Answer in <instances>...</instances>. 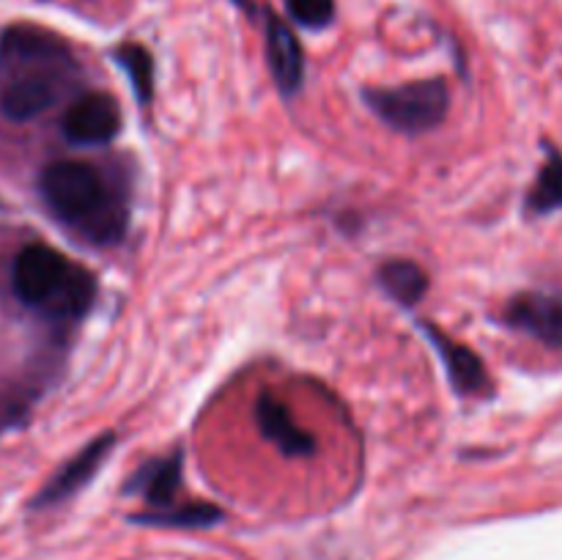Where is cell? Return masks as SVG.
Returning a JSON list of instances; mask_svg holds the SVG:
<instances>
[{"mask_svg":"<svg viewBox=\"0 0 562 560\" xmlns=\"http://www.w3.org/2000/svg\"><path fill=\"white\" fill-rule=\"evenodd\" d=\"M289 14L305 27H327L335 16V0H289Z\"/></svg>","mask_w":562,"mask_h":560,"instance_id":"cell-17","label":"cell"},{"mask_svg":"<svg viewBox=\"0 0 562 560\" xmlns=\"http://www.w3.org/2000/svg\"><path fill=\"white\" fill-rule=\"evenodd\" d=\"M527 209L536 214H549L562 209V154L549 148V159L538 173L536 187L527 198Z\"/></svg>","mask_w":562,"mask_h":560,"instance_id":"cell-15","label":"cell"},{"mask_svg":"<svg viewBox=\"0 0 562 560\" xmlns=\"http://www.w3.org/2000/svg\"><path fill=\"white\" fill-rule=\"evenodd\" d=\"M113 445H115L113 432H104L99 434L97 439H91V443H88L75 459L66 461V464L49 478V483L36 494L33 505H36V508H47V505H58L64 503V500H69L75 492H80V489L97 475L99 467L108 461Z\"/></svg>","mask_w":562,"mask_h":560,"instance_id":"cell-7","label":"cell"},{"mask_svg":"<svg viewBox=\"0 0 562 560\" xmlns=\"http://www.w3.org/2000/svg\"><path fill=\"white\" fill-rule=\"evenodd\" d=\"M379 283L395 302H401L404 307H415L426 296L428 275L415 261L393 258V261L382 264V269H379Z\"/></svg>","mask_w":562,"mask_h":560,"instance_id":"cell-13","label":"cell"},{"mask_svg":"<svg viewBox=\"0 0 562 560\" xmlns=\"http://www.w3.org/2000/svg\"><path fill=\"white\" fill-rule=\"evenodd\" d=\"M256 423L261 428L263 437L274 445L283 456H311L316 453V439L311 432L300 426L291 415L289 406L280 399H274L272 393H263L256 401Z\"/></svg>","mask_w":562,"mask_h":560,"instance_id":"cell-10","label":"cell"},{"mask_svg":"<svg viewBox=\"0 0 562 560\" xmlns=\"http://www.w3.org/2000/svg\"><path fill=\"white\" fill-rule=\"evenodd\" d=\"M366 102L384 124L406 135L437 130L450 110V91L445 80L406 82L401 88H371Z\"/></svg>","mask_w":562,"mask_h":560,"instance_id":"cell-3","label":"cell"},{"mask_svg":"<svg viewBox=\"0 0 562 560\" xmlns=\"http://www.w3.org/2000/svg\"><path fill=\"white\" fill-rule=\"evenodd\" d=\"M121 132V108L110 93L91 91L69 104L64 135L71 146H104Z\"/></svg>","mask_w":562,"mask_h":560,"instance_id":"cell-6","label":"cell"},{"mask_svg":"<svg viewBox=\"0 0 562 560\" xmlns=\"http://www.w3.org/2000/svg\"><path fill=\"white\" fill-rule=\"evenodd\" d=\"M217 505L209 503H179L170 511H159V514H135L132 519L143 522V525H159V527H209L220 519Z\"/></svg>","mask_w":562,"mask_h":560,"instance_id":"cell-16","label":"cell"},{"mask_svg":"<svg viewBox=\"0 0 562 560\" xmlns=\"http://www.w3.org/2000/svg\"><path fill=\"white\" fill-rule=\"evenodd\" d=\"M71 49L55 33L36 25H14L0 42V69L16 75L31 69H71Z\"/></svg>","mask_w":562,"mask_h":560,"instance_id":"cell-4","label":"cell"},{"mask_svg":"<svg viewBox=\"0 0 562 560\" xmlns=\"http://www.w3.org/2000/svg\"><path fill=\"white\" fill-rule=\"evenodd\" d=\"M69 69L16 71L0 88V110L11 121H31L58 102Z\"/></svg>","mask_w":562,"mask_h":560,"instance_id":"cell-5","label":"cell"},{"mask_svg":"<svg viewBox=\"0 0 562 560\" xmlns=\"http://www.w3.org/2000/svg\"><path fill=\"white\" fill-rule=\"evenodd\" d=\"M181 461L179 450L162 456V459L146 461L140 470L132 475V481L126 483V492L140 494L146 500V505H151L148 514H159V511H170L181 503Z\"/></svg>","mask_w":562,"mask_h":560,"instance_id":"cell-11","label":"cell"},{"mask_svg":"<svg viewBox=\"0 0 562 560\" xmlns=\"http://www.w3.org/2000/svg\"><path fill=\"white\" fill-rule=\"evenodd\" d=\"M11 285L22 305L60 322L86 316L97 296L93 275L49 245L22 247L11 267Z\"/></svg>","mask_w":562,"mask_h":560,"instance_id":"cell-2","label":"cell"},{"mask_svg":"<svg viewBox=\"0 0 562 560\" xmlns=\"http://www.w3.org/2000/svg\"><path fill=\"white\" fill-rule=\"evenodd\" d=\"M267 58L280 91L285 97L300 91L305 80V55L300 38L278 14H267Z\"/></svg>","mask_w":562,"mask_h":560,"instance_id":"cell-12","label":"cell"},{"mask_svg":"<svg viewBox=\"0 0 562 560\" xmlns=\"http://www.w3.org/2000/svg\"><path fill=\"white\" fill-rule=\"evenodd\" d=\"M505 322L514 329L532 335L541 344L562 349V296L527 291L510 300L505 307Z\"/></svg>","mask_w":562,"mask_h":560,"instance_id":"cell-8","label":"cell"},{"mask_svg":"<svg viewBox=\"0 0 562 560\" xmlns=\"http://www.w3.org/2000/svg\"><path fill=\"white\" fill-rule=\"evenodd\" d=\"M115 64L126 71L132 82V91H135L137 102L148 104L154 99V58L148 55L146 47L140 44H121L113 53Z\"/></svg>","mask_w":562,"mask_h":560,"instance_id":"cell-14","label":"cell"},{"mask_svg":"<svg viewBox=\"0 0 562 560\" xmlns=\"http://www.w3.org/2000/svg\"><path fill=\"white\" fill-rule=\"evenodd\" d=\"M423 329H426L428 340L434 344L437 355L442 357V366L445 371H448L450 382H453L456 393L475 395V399L488 395L492 379H488L486 366H483L481 357H477L470 346L453 340L450 335H445L442 329L434 327V324H423Z\"/></svg>","mask_w":562,"mask_h":560,"instance_id":"cell-9","label":"cell"},{"mask_svg":"<svg viewBox=\"0 0 562 560\" xmlns=\"http://www.w3.org/2000/svg\"><path fill=\"white\" fill-rule=\"evenodd\" d=\"M49 212L93 245H113L126 234L130 212L110 181L93 165L80 159H58L38 179Z\"/></svg>","mask_w":562,"mask_h":560,"instance_id":"cell-1","label":"cell"}]
</instances>
